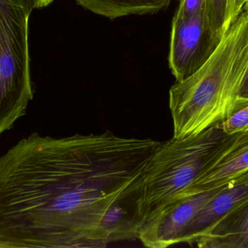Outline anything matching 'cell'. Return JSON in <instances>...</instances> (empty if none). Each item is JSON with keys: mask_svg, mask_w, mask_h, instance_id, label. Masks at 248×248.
Masks as SVG:
<instances>
[{"mask_svg": "<svg viewBox=\"0 0 248 248\" xmlns=\"http://www.w3.org/2000/svg\"><path fill=\"white\" fill-rule=\"evenodd\" d=\"M248 68V2L230 23L211 56L169 90L173 138L195 136L246 107L240 92Z\"/></svg>", "mask_w": 248, "mask_h": 248, "instance_id": "cell-2", "label": "cell"}, {"mask_svg": "<svg viewBox=\"0 0 248 248\" xmlns=\"http://www.w3.org/2000/svg\"><path fill=\"white\" fill-rule=\"evenodd\" d=\"M232 18V0H205V23L216 45L221 40Z\"/></svg>", "mask_w": 248, "mask_h": 248, "instance_id": "cell-11", "label": "cell"}, {"mask_svg": "<svg viewBox=\"0 0 248 248\" xmlns=\"http://www.w3.org/2000/svg\"><path fill=\"white\" fill-rule=\"evenodd\" d=\"M240 98L243 104L246 106H248V68L242 83Z\"/></svg>", "mask_w": 248, "mask_h": 248, "instance_id": "cell-14", "label": "cell"}, {"mask_svg": "<svg viewBox=\"0 0 248 248\" xmlns=\"http://www.w3.org/2000/svg\"><path fill=\"white\" fill-rule=\"evenodd\" d=\"M159 141L33 132L0 157V248H106L135 232Z\"/></svg>", "mask_w": 248, "mask_h": 248, "instance_id": "cell-1", "label": "cell"}, {"mask_svg": "<svg viewBox=\"0 0 248 248\" xmlns=\"http://www.w3.org/2000/svg\"><path fill=\"white\" fill-rule=\"evenodd\" d=\"M35 0H0V135L24 116L33 98L29 44Z\"/></svg>", "mask_w": 248, "mask_h": 248, "instance_id": "cell-4", "label": "cell"}, {"mask_svg": "<svg viewBox=\"0 0 248 248\" xmlns=\"http://www.w3.org/2000/svg\"><path fill=\"white\" fill-rule=\"evenodd\" d=\"M78 5L110 20L131 15L155 14L169 7L171 0H75Z\"/></svg>", "mask_w": 248, "mask_h": 248, "instance_id": "cell-10", "label": "cell"}, {"mask_svg": "<svg viewBox=\"0 0 248 248\" xmlns=\"http://www.w3.org/2000/svg\"><path fill=\"white\" fill-rule=\"evenodd\" d=\"M248 2V0H232V16L233 17L238 14L245 4Z\"/></svg>", "mask_w": 248, "mask_h": 248, "instance_id": "cell-15", "label": "cell"}, {"mask_svg": "<svg viewBox=\"0 0 248 248\" xmlns=\"http://www.w3.org/2000/svg\"><path fill=\"white\" fill-rule=\"evenodd\" d=\"M247 172L248 131L226 135L214 150L209 163L180 196L222 187Z\"/></svg>", "mask_w": 248, "mask_h": 248, "instance_id": "cell-7", "label": "cell"}, {"mask_svg": "<svg viewBox=\"0 0 248 248\" xmlns=\"http://www.w3.org/2000/svg\"><path fill=\"white\" fill-rule=\"evenodd\" d=\"M217 45L207 29L205 12L190 17L174 15L172 20L169 66L176 81L199 69Z\"/></svg>", "mask_w": 248, "mask_h": 248, "instance_id": "cell-5", "label": "cell"}, {"mask_svg": "<svg viewBox=\"0 0 248 248\" xmlns=\"http://www.w3.org/2000/svg\"><path fill=\"white\" fill-rule=\"evenodd\" d=\"M194 245L201 248H248V202L224 215Z\"/></svg>", "mask_w": 248, "mask_h": 248, "instance_id": "cell-9", "label": "cell"}, {"mask_svg": "<svg viewBox=\"0 0 248 248\" xmlns=\"http://www.w3.org/2000/svg\"><path fill=\"white\" fill-rule=\"evenodd\" d=\"M219 126L227 135L248 131V106L237 111L227 120L219 124Z\"/></svg>", "mask_w": 248, "mask_h": 248, "instance_id": "cell-12", "label": "cell"}, {"mask_svg": "<svg viewBox=\"0 0 248 248\" xmlns=\"http://www.w3.org/2000/svg\"><path fill=\"white\" fill-rule=\"evenodd\" d=\"M229 185L179 197L146 221L140 227L137 238L143 246L150 248H165L179 244L182 231L191 220Z\"/></svg>", "mask_w": 248, "mask_h": 248, "instance_id": "cell-6", "label": "cell"}, {"mask_svg": "<svg viewBox=\"0 0 248 248\" xmlns=\"http://www.w3.org/2000/svg\"><path fill=\"white\" fill-rule=\"evenodd\" d=\"M225 135L216 125L195 136L160 142L146 167L137 199L139 230L195 182Z\"/></svg>", "mask_w": 248, "mask_h": 248, "instance_id": "cell-3", "label": "cell"}, {"mask_svg": "<svg viewBox=\"0 0 248 248\" xmlns=\"http://www.w3.org/2000/svg\"><path fill=\"white\" fill-rule=\"evenodd\" d=\"M179 7L175 15L182 17H190L205 12V0H179Z\"/></svg>", "mask_w": 248, "mask_h": 248, "instance_id": "cell-13", "label": "cell"}, {"mask_svg": "<svg viewBox=\"0 0 248 248\" xmlns=\"http://www.w3.org/2000/svg\"><path fill=\"white\" fill-rule=\"evenodd\" d=\"M248 202V172L211 199L186 225L180 243L194 246L217 221L236 208Z\"/></svg>", "mask_w": 248, "mask_h": 248, "instance_id": "cell-8", "label": "cell"}]
</instances>
